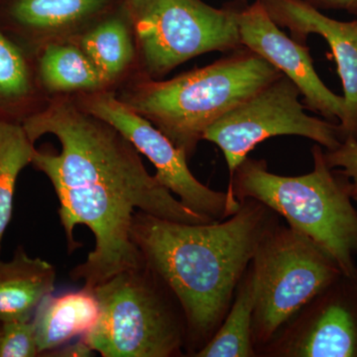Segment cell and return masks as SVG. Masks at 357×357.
Instances as JSON below:
<instances>
[{
	"mask_svg": "<svg viewBox=\"0 0 357 357\" xmlns=\"http://www.w3.org/2000/svg\"><path fill=\"white\" fill-rule=\"evenodd\" d=\"M22 126L32 142L46 134L60 142L56 153L35 150L32 164L57 194L70 252L81 246L74 238L77 225L95 236V248L70 273L84 287L144 262L131 238L136 211L190 225L215 222L190 210L150 175L139 152L116 129L69 100L51 102Z\"/></svg>",
	"mask_w": 357,
	"mask_h": 357,
	"instance_id": "1",
	"label": "cell"
},
{
	"mask_svg": "<svg viewBox=\"0 0 357 357\" xmlns=\"http://www.w3.org/2000/svg\"><path fill=\"white\" fill-rule=\"evenodd\" d=\"M241 203L231 217L199 225L134 213L131 238L178 301L192 356L222 325L260 239L278 220L255 199Z\"/></svg>",
	"mask_w": 357,
	"mask_h": 357,
	"instance_id": "2",
	"label": "cell"
},
{
	"mask_svg": "<svg viewBox=\"0 0 357 357\" xmlns=\"http://www.w3.org/2000/svg\"><path fill=\"white\" fill-rule=\"evenodd\" d=\"M282 75L243 47L168 81L143 82L121 100L190 156L211 124Z\"/></svg>",
	"mask_w": 357,
	"mask_h": 357,
	"instance_id": "3",
	"label": "cell"
},
{
	"mask_svg": "<svg viewBox=\"0 0 357 357\" xmlns=\"http://www.w3.org/2000/svg\"><path fill=\"white\" fill-rule=\"evenodd\" d=\"M312 154V172L296 177L270 172L264 160L246 157L229 178L227 194L239 203L251 199L265 204L328 253L344 276L354 279L357 213L349 185L333 175L321 145Z\"/></svg>",
	"mask_w": 357,
	"mask_h": 357,
	"instance_id": "4",
	"label": "cell"
},
{
	"mask_svg": "<svg viewBox=\"0 0 357 357\" xmlns=\"http://www.w3.org/2000/svg\"><path fill=\"white\" fill-rule=\"evenodd\" d=\"M100 316L82 337L103 357H172L187 347L182 309L145 264L124 270L93 288Z\"/></svg>",
	"mask_w": 357,
	"mask_h": 357,
	"instance_id": "5",
	"label": "cell"
},
{
	"mask_svg": "<svg viewBox=\"0 0 357 357\" xmlns=\"http://www.w3.org/2000/svg\"><path fill=\"white\" fill-rule=\"evenodd\" d=\"M250 268L255 286V347L269 344L342 274L323 249L279 220L260 239Z\"/></svg>",
	"mask_w": 357,
	"mask_h": 357,
	"instance_id": "6",
	"label": "cell"
},
{
	"mask_svg": "<svg viewBox=\"0 0 357 357\" xmlns=\"http://www.w3.org/2000/svg\"><path fill=\"white\" fill-rule=\"evenodd\" d=\"M238 9L217 8L203 0H129V15L148 76L161 79L197 56L243 48Z\"/></svg>",
	"mask_w": 357,
	"mask_h": 357,
	"instance_id": "7",
	"label": "cell"
},
{
	"mask_svg": "<svg viewBox=\"0 0 357 357\" xmlns=\"http://www.w3.org/2000/svg\"><path fill=\"white\" fill-rule=\"evenodd\" d=\"M300 96L298 86L282 75L204 131L203 140L217 145L225 155L229 178L251 150L271 137L302 136L328 151L342 145L340 124L306 114Z\"/></svg>",
	"mask_w": 357,
	"mask_h": 357,
	"instance_id": "8",
	"label": "cell"
},
{
	"mask_svg": "<svg viewBox=\"0 0 357 357\" xmlns=\"http://www.w3.org/2000/svg\"><path fill=\"white\" fill-rule=\"evenodd\" d=\"M83 109L116 129L156 169L155 178L190 210L220 222L234 215L241 203L227 192L211 190L199 182L188 166V155L145 117L112 93H96L84 100Z\"/></svg>",
	"mask_w": 357,
	"mask_h": 357,
	"instance_id": "9",
	"label": "cell"
},
{
	"mask_svg": "<svg viewBox=\"0 0 357 357\" xmlns=\"http://www.w3.org/2000/svg\"><path fill=\"white\" fill-rule=\"evenodd\" d=\"M239 36L244 48L274 66L299 89L307 109L340 123L344 115V96L331 91L314 70L309 48L280 29L258 0L237 13Z\"/></svg>",
	"mask_w": 357,
	"mask_h": 357,
	"instance_id": "10",
	"label": "cell"
},
{
	"mask_svg": "<svg viewBox=\"0 0 357 357\" xmlns=\"http://www.w3.org/2000/svg\"><path fill=\"white\" fill-rule=\"evenodd\" d=\"M279 27L287 28L298 43L323 37L332 49L344 89V115L340 122L344 140H357V20L338 21L303 0H258Z\"/></svg>",
	"mask_w": 357,
	"mask_h": 357,
	"instance_id": "11",
	"label": "cell"
},
{
	"mask_svg": "<svg viewBox=\"0 0 357 357\" xmlns=\"http://www.w3.org/2000/svg\"><path fill=\"white\" fill-rule=\"evenodd\" d=\"M269 345L267 351L278 356H356V321L340 303H330L310 314L302 310Z\"/></svg>",
	"mask_w": 357,
	"mask_h": 357,
	"instance_id": "12",
	"label": "cell"
},
{
	"mask_svg": "<svg viewBox=\"0 0 357 357\" xmlns=\"http://www.w3.org/2000/svg\"><path fill=\"white\" fill-rule=\"evenodd\" d=\"M110 0H0V29L20 44L77 24L102 11Z\"/></svg>",
	"mask_w": 357,
	"mask_h": 357,
	"instance_id": "13",
	"label": "cell"
},
{
	"mask_svg": "<svg viewBox=\"0 0 357 357\" xmlns=\"http://www.w3.org/2000/svg\"><path fill=\"white\" fill-rule=\"evenodd\" d=\"M100 316V306L93 289L84 287L53 295L40 302L32 323L40 356L69 344L91 332Z\"/></svg>",
	"mask_w": 357,
	"mask_h": 357,
	"instance_id": "14",
	"label": "cell"
},
{
	"mask_svg": "<svg viewBox=\"0 0 357 357\" xmlns=\"http://www.w3.org/2000/svg\"><path fill=\"white\" fill-rule=\"evenodd\" d=\"M56 276L54 265L30 257L21 245L13 259L0 260V321H31L40 302L55 291Z\"/></svg>",
	"mask_w": 357,
	"mask_h": 357,
	"instance_id": "15",
	"label": "cell"
},
{
	"mask_svg": "<svg viewBox=\"0 0 357 357\" xmlns=\"http://www.w3.org/2000/svg\"><path fill=\"white\" fill-rule=\"evenodd\" d=\"M35 84L25 49L0 29V121L22 124L37 112Z\"/></svg>",
	"mask_w": 357,
	"mask_h": 357,
	"instance_id": "16",
	"label": "cell"
},
{
	"mask_svg": "<svg viewBox=\"0 0 357 357\" xmlns=\"http://www.w3.org/2000/svg\"><path fill=\"white\" fill-rule=\"evenodd\" d=\"M255 286L249 265L239 282L234 302L213 337L194 354L197 357H252Z\"/></svg>",
	"mask_w": 357,
	"mask_h": 357,
	"instance_id": "17",
	"label": "cell"
},
{
	"mask_svg": "<svg viewBox=\"0 0 357 357\" xmlns=\"http://www.w3.org/2000/svg\"><path fill=\"white\" fill-rule=\"evenodd\" d=\"M37 66L39 79L49 91H88L103 84L88 56L72 45H47Z\"/></svg>",
	"mask_w": 357,
	"mask_h": 357,
	"instance_id": "18",
	"label": "cell"
},
{
	"mask_svg": "<svg viewBox=\"0 0 357 357\" xmlns=\"http://www.w3.org/2000/svg\"><path fill=\"white\" fill-rule=\"evenodd\" d=\"M35 150L22 124L0 121V252L13 218L16 182L23 169L32 164Z\"/></svg>",
	"mask_w": 357,
	"mask_h": 357,
	"instance_id": "19",
	"label": "cell"
},
{
	"mask_svg": "<svg viewBox=\"0 0 357 357\" xmlns=\"http://www.w3.org/2000/svg\"><path fill=\"white\" fill-rule=\"evenodd\" d=\"M81 44L82 50L95 65L103 84L116 79L132 62L130 33L121 18L103 21L84 35Z\"/></svg>",
	"mask_w": 357,
	"mask_h": 357,
	"instance_id": "20",
	"label": "cell"
},
{
	"mask_svg": "<svg viewBox=\"0 0 357 357\" xmlns=\"http://www.w3.org/2000/svg\"><path fill=\"white\" fill-rule=\"evenodd\" d=\"M40 356L31 321H0V357Z\"/></svg>",
	"mask_w": 357,
	"mask_h": 357,
	"instance_id": "21",
	"label": "cell"
},
{
	"mask_svg": "<svg viewBox=\"0 0 357 357\" xmlns=\"http://www.w3.org/2000/svg\"><path fill=\"white\" fill-rule=\"evenodd\" d=\"M326 164L330 168L342 169V174L351 178V184H357V140L347 139L333 151L325 153Z\"/></svg>",
	"mask_w": 357,
	"mask_h": 357,
	"instance_id": "22",
	"label": "cell"
},
{
	"mask_svg": "<svg viewBox=\"0 0 357 357\" xmlns=\"http://www.w3.org/2000/svg\"><path fill=\"white\" fill-rule=\"evenodd\" d=\"M93 352L95 351L81 337L79 342L70 344L69 342V344L62 345V347L48 352L45 356L86 357L93 356Z\"/></svg>",
	"mask_w": 357,
	"mask_h": 357,
	"instance_id": "23",
	"label": "cell"
},
{
	"mask_svg": "<svg viewBox=\"0 0 357 357\" xmlns=\"http://www.w3.org/2000/svg\"><path fill=\"white\" fill-rule=\"evenodd\" d=\"M318 9H335L357 14V0H303Z\"/></svg>",
	"mask_w": 357,
	"mask_h": 357,
	"instance_id": "24",
	"label": "cell"
},
{
	"mask_svg": "<svg viewBox=\"0 0 357 357\" xmlns=\"http://www.w3.org/2000/svg\"><path fill=\"white\" fill-rule=\"evenodd\" d=\"M349 190H351V196L357 202V184L349 185Z\"/></svg>",
	"mask_w": 357,
	"mask_h": 357,
	"instance_id": "25",
	"label": "cell"
}]
</instances>
